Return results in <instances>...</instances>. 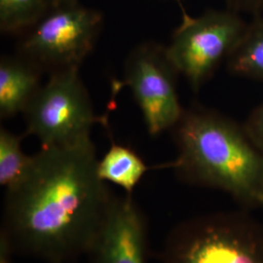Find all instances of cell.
Returning <instances> with one entry per match:
<instances>
[{
	"instance_id": "cell-5",
	"label": "cell",
	"mask_w": 263,
	"mask_h": 263,
	"mask_svg": "<svg viewBox=\"0 0 263 263\" xmlns=\"http://www.w3.org/2000/svg\"><path fill=\"white\" fill-rule=\"evenodd\" d=\"M25 136L36 137L41 147L68 144L91 137L95 124L107 125L105 117L95 114L79 68L49 74L23 113Z\"/></svg>"
},
{
	"instance_id": "cell-7",
	"label": "cell",
	"mask_w": 263,
	"mask_h": 263,
	"mask_svg": "<svg viewBox=\"0 0 263 263\" xmlns=\"http://www.w3.org/2000/svg\"><path fill=\"white\" fill-rule=\"evenodd\" d=\"M166 47L155 42H144L134 48L124 66L122 80L112 82V94L129 87L141 109L145 128L151 137L178 124L184 108L179 102L177 78Z\"/></svg>"
},
{
	"instance_id": "cell-15",
	"label": "cell",
	"mask_w": 263,
	"mask_h": 263,
	"mask_svg": "<svg viewBox=\"0 0 263 263\" xmlns=\"http://www.w3.org/2000/svg\"><path fill=\"white\" fill-rule=\"evenodd\" d=\"M229 9L238 13L245 12L254 17L259 16L263 9V0H226Z\"/></svg>"
},
{
	"instance_id": "cell-9",
	"label": "cell",
	"mask_w": 263,
	"mask_h": 263,
	"mask_svg": "<svg viewBox=\"0 0 263 263\" xmlns=\"http://www.w3.org/2000/svg\"><path fill=\"white\" fill-rule=\"evenodd\" d=\"M42 71L23 57L0 60V117L8 119L24 113L41 88Z\"/></svg>"
},
{
	"instance_id": "cell-12",
	"label": "cell",
	"mask_w": 263,
	"mask_h": 263,
	"mask_svg": "<svg viewBox=\"0 0 263 263\" xmlns=\"http://www.w3.org/2000/svg\"><path fill=\"white\" fill-rule=\"evenodd\" d=\"M51 9V0H0V29L22 34Z\"/></svg>"
},
{
	"instance_id": "cell-8",
	"label": "cell",
	"mask_w": 263,
	"mask_h": 263,
	"mask_svg": "<svg viewBox=\"0 0 263 263\" xmlns=\"http://www.w3.org/2000/svg\"><path fill=\"white\" fill-rule=\"evenodd\" d=\"M146 218L133 195L113 197L88 255L92 263H147Z\"/></svg>"
},
{
	"instance_id": "cell-14",
	"label": "cell",
	"mask_w": 263,
	"mask_h": 263,
	"mask_svg": "<svg viewBox=\"0 0 263 263\" xmlns=\"http://www.w3.org/2000/svg\"><path fill=\"white\" fill-rule=\"evenodd\" d=\"M243 126L250 139L263 155V102L251 113Z\"/></svg>"
},
{
	"instance_id": "cell-17",
	"label": "cell",
	"mask_w": 263,
	"mask_h": 263,
	"mask_svg": "<svg viewBox=\"0 0 263 263\" xmlns=\"http://www.w3.org/2000/svg\"><path fill=\"white\" fill-rule=\"evenodd\" d=\"M76 2H79V0H51V8L62 6V5H66V4L76 3Z\"/></svg>"
},
{
	"instance_id": "cell-3",
	"label": "cell",
	"mask_w": 263,
	"mask_h": 263,
	"mask_svg": "<svg viewBox=\"0 0 263 263\" xmlns=\"http://www.w3.org/2000/svg\"><path fill=\"white\" fill-rule=\"evenodd\" d=\"M159 263H263V223L241 212L190 218L170 232Z\"/></svg>"
},
{
	"instance_id": "cell-13",
	"label": "cell",
	"mask_w": 263,
	"mask_h": 263,
	"mask_svg": "<svg viewBox=\"0 0 263 263\" xmlns=\"http://www.w3.org/2000/svg\"><path fill=\"white\" fill-rule=\"evenodd\" d=\"M24 137L0 128V185L6 189L22 179L30 164L31 156L22 148Z\"/></svg>"
},
{
	"instance_id": "cell-16",
	"label": "cell",
	"mask_w": 263,
	"mask_h": 263,
	"mask_svg": "<svg viewBox=\"0 0 263 263\" xmlns=\"http://www.w3.org/2000/svg\"><path fill=\"white\" fill-rule=\"evenodd\" d=\"M16 254L13 246L3 232H0V263H14L13 256Z\"/></svg>"
},
{
	"instance_id": "cell-4",
	"label": "cell",
	"mask_w": 263,
	"mask_h": 263,
	"mask_svg": "<svg viewBox=\"0 0 263 263\" xmlns=\"http://www.w3.org/2000/svg\"><path fill=\"white\" fill-rule=\"evenodd\" d=\"M102 25V14L79 2L53 7L21 34L17 54L43 73L79 68Z\"/></svg>"
},
{
	"instance_id": "cell-6",
	"label": "cell",
	"mask_w": 263,
	"mask_h": 263,
	"mask_svg": "<svg viewBox=\"0 0 263 263\" xmlns=\"http://www.w3.org/2000/svg\"><path fill=\"white\" fill-rule=\"evenodd\" d=\"M247 27L240 13L229 8L208 10L197 17L183 12L166 52L179 74L198 90L230 56Z\"/></svg>"
},
{
	"instance_id": "cell-19",
	"label": "cell",
	"mask_w": 263,
	"mask_h": 263,
	"mask_svg": "<svg viewBox=\"0 0 263 263\" xmlns=\"http://www.w3.org/2000/svg\"><path fill=\"white\" fill-rule=\"evenodd\" d=\"M262 209H263V206H262Z\"/></svg>"
},
{
	"instance_id": "cell-1",
	"label": "cell",
	"mask_w": 263,
	"mask_h": 263,
	"mask_svg": "<svg viewBox=\"0 0 263 263\" xmlns=\"http://www.w3.org/2000/svg\"><path fill=\"white\" fill-rule=\"evenodd\" d=\"M98 162L91 137L31 156L4 201L1 232L16 254L47 263L88 254L114 197Z\"/></svg>"
},
{
	"instance_id": "cell-2",
	"label": "cell",
	"mask_w": 263,
	"mask_h": 263,
	"mask_svg": "<svg viewBox=\"0 0 263 263\" xmlns=\"http://www.w3.org/2000/svg\"><path fill=\"white\" fill-rule=\"evenodd\" d=\"M172 131L178 156L169 167L179 179L223 191L245 207L262 208L263 155L244 126L194 106Z\"/></svg>"
},
{
	"instance_id": "cell-11",
	"label": "cell",
	"mask_w": 263,
	"mask_h": 263,
	"mask_svg": "<svg viewBox=\"0 0 263 263\" xmlns=\"http://www.w3.org/2000/svg\"><path fill=\"white\" fill-rule=\"evenodd\" d=\"M231 72L263 82V17L248 24L244 34L227 59Z\"/></svg>"
},
{
	"instance_id": "cell-18",
	"label": "cell",
	"mask_w": 263,
	"mask_h": 263,
	"mask_svg": "<svg viewBox=\"0 0 263 263\" xmlns=\"http://www.w3.org/2000/svg\"><path fill=\"white\" fill-rule=\"evenodd\" d=\"M178 1H179V0H178Z\"/></svg>"
},
{
	"instance_id": "cell-10",
	"label": "cell",
	"mask_w": 263,
	"mask_h": 263,
	"mask_svg": "<svg viewBox=\"0 0 263 263\" xmlns=\"http://www.w3.org/2000/svg\"><path fill=\"white\" fill-rule=\"evenodd\" d=\"M151 169L131 147L112 142L98 162V174L104 182L122 188L125 194L133 195L145 173Z\"/></svg>"
}]
</instances>
